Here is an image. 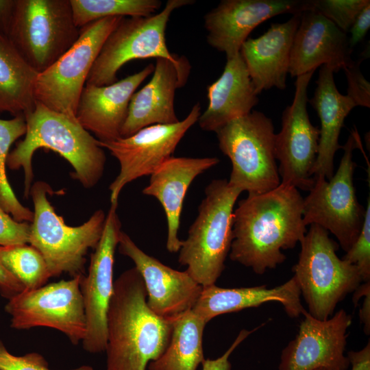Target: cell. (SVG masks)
Listing matches in <instances>:
<instances>
[{"label": "cell", "mask_w": 370, "mask_h": 370, "mask_svg": "<svg viewBox=\"0 0 370 370\" xmlns=\"http://www.w3.org/2000/svg\"><path fill=\"white\" fill-rule=\"evenodd\" d=\"M299 190L281 184L257 195H248L234 210L230 258L258 275L286 260L282 252L294 248L307 232Z\"/></svg>", "instance_id": "6da1fadb"}, {"label": "cell", "mask_w": 370, "mask_h": 370, "mask_svg": "<svg viewBox=\"0 0 370 370\" xmlns=\"http://www.w3.org/2000/svg\"><path fill=\"white\" fill-rule=\"evenodd\" d=\"M147 297L135 267L114 280L107 314L106 370H146L167 348L174 319L155 314Z\"/></svg>", "instance_id": "7a4b0ae2"}, {"label": "cell", "mask_w": 370, "mask_h": 370, "mask_svg": "<svg viewBox=\"0 0 370 370\" xmlns=\"http://www.w3.org/2000/svg\"><path fill=\"white\" fill-rule=\"evenodd\" d=\"M26 132L23 140L9 153L7 167L23 169L24 194L29 195L33 180L32 157L40 148L51 149L72 166L73 177L84 187L95 186L102 177L106 155L98 140L76 118L51 110L36 101L34 109L24 115Z\"/></svg>", "instance_id": "3957f363"}, {"label": "cell", "mask_w": 370, "mask_h": 370, "mask_svg": "<svg viewBox=\"0 0 370 370\" xmlns=\"http://www.w3.org/2000/svg\"><path fill=\"white\" fill-rule=\"evenodd\" d=\"M241 193L225 179L213 180L182 242L178 262L203 287L215 284L225 269L232 241L234 207Z\"/></svg>", "instance_id": "277c9868"}, {"label": "cell", "mask_w": 370, "mask_h": 370, "mask_svg": "<svg viewBox=\"0 0 370 370\" xmlns=\"http://www.w3.org/2000/svg\"><path fill=\"white\" fill-rule=\"evenodd\" d=\"M53 191L46 182L32 186L34 216L29 227V244L44 257L51 277L67 273L71 278L84 275L86 255L97 245L104 229L106 216L95 211L79 226L67 225L48 200Z\"/></svg>", "instance_id": "5b68a950"}, {"label": "cell", "mask_w": 370, "mask_h": 370, "mask_svg": "<svg viewBox=\"0 0 370 370\" xmlns=\"http://www.w3.org/2000/svg\"><path fill=\"white\" fill-rule=\"evenodd\" d=\"M293 271L308 312L319 320L331 317L337 304L362 282L356 266L340 258L338 244L321 227L312 224L300 242Z\"/></svg>", "instance_id": "8992f818"}, {"label": "cell", "mask_w": 370, "mask_h": 370, "mask_svg": "<svg viewBox=\"0 0 370 370\" xmlns=\"http://www.w3.org/2000/svg\"><path fill=\"white\" fill-rule=\"evenodd\" d=\"M221 152L232 163L228 184L248 195L261 194L281 182L274 150L272 121L256 110L215 132Z\"/></svg>", "instance_id": "52a82bcc"}, {"label": "cell", "mask_w": 370, "mask_h": 370, "mask_svg": "<svg viewBox=\"0 0 370 370\" xmlns=\"http://www.w3.org/2000/svg\"><path fill=\"white\" fill-rule=\"evenodd\" d=\"M79 35L70 0H16L8 38L37 73L58 60Z\"/></svg>", "instance_id": "ba28073f"}, {"label": "cell", "mask_w": 370, "mask_h": 370, "mask_svg": "<svg viewBox=\"0 0 370 370\" xmlns=\"http://www.w3.org/2000/svg\"><path fill=\"white\" fill-rule=\"evenodd\" d=\"M360 145L355 130L342 146L343 155L336 171L328 180L323 177L314 178V184L303 202L305 225H317L334 235L345 252L358 236L365 214V209L358 201L353 182L356 166L353 151Z\"/></svg>", "instance_id": "9c48e42d"}, {"label": "cell", "mask_w": 370, "mask_h": 370, "mask_svg": "<svg viewBox=\"0 0 370 370\" xmlns=\"http://www.w3.org/2000/svg\"><path fill=\"white\" fill-rule=\"evenodd\" d=\"M192 0H169L163 10L149 16L123 17L106 39L90 70L86 84L110 85L127 62L137 59L164 58L180 64L184 56L171 53L165 32L172 12Z\"/></svg>", "instance_id": "30bf717a"}, {"label": "cell", "mask_w": 370, "mask_h": 370, "mask_svg": "<svg viewBox=\"0 0 370 370\" xmlns=\"http://www.w3.org/2000/svg\"><path fill=\"white\" fill-rule=\"evenodd\" d=\"M122 18L107 17L81 27L73 45L38 73L34 85L36 101L75 118L79 99L90 70L106 39Z\"/></svg>", "instance_id": "8fae6325"}, {"label": "cell", "mask_w": 370, "mask_h": 370, "mask_svg": "<svg viewBox=\"0 0 370 370\" xmlns=\"http://www.w3.org/2000/svg\"><path fill=\"white\" fill-rule=\"evenodd\" d=\"M84 275L24 289L8 299L5 310L11 317V328H50L63 333L74 345L82 343L86 332L80 288Z\"/></svg>", "instance_id": "7c38bea8"}, {"label": "cell", "mask_w": 370, "mask_h": 370, "mask_svg": "<svg viewBox=\"0 0 370 370\" xmlns=\"http://www.w3.org/2000/svg\"><path fill=\"white\" fill-rule=\"evenodd\" d=\"M199 103L193 106L182 121L173 124H157L145 127L134 134L114 140L101 142L117 159L120 171L109 186L111 204L118 202L123 187L139 177L151 175L172 156L187 131L198 121L201 114Z\"/></svg>", "instance_id": "4fadbf2b"}, {"label": "cell", "mask_w": 370, "mask_h": 370, "mask_svg": "<svg viewBox=\"0 0 370 370\" xmlns=\"http://www.w3.org/2000/svg\"><path fill=\"white\" fill-rule=\"evenodd\" d=\"M314 72L297 77L293 103L284 109L282 129L274 140L281 184L308 191L315 182L312 170L320 136L319 129L312 125L307 111L308 87Z\"/></svg>", "instance_id": "5bb4252c"}, {"label": "cell", "mask_w": 370, "mask_h": 370, "mask_svg": "<svg viewBox=\"0 0 370 370\" xmlns=\"http://www.w3.org/2000/svg\"><path fill=\"white\" fill-rule=\"evenodd\" d=\"M117 206L118 202L111 204L102 236L80 284L86 319V332L81 343L84 350L91 354L105 352L106 345L107 314L114 292V254L122 232Z\"/></svg>", "instance_id": "9a60e30c"}, {"label": "cell", "mask_w": 370, "mask_h": 370, "mask_svg": "<svg viewBox=\"0 0 370 370\" xmlns=\"http://www.w3.org/2000/svg\"><path fill=\"white\" fill-rule=\"evenodd\" d=\"M299 331L282 350L278 370H347L345 355L347 331L352 317L341 309L326 320H319L306 310Z\"/></svg>", "instance_id": "2e32d148"}, {"label": "cell", "mask_w": 370, "mask_h": 370, "mask_svg": "<svg viewBox=\"0 0 370 370\" xmlns=\"http://www.w3.org/2000/svg\"><path fill=\"white\" fill-rule=\"evenodd\" d=\"M311 10L312 0H222L204 16L207 42L230 59L262 22L279 14Z\"/></svg>", "instance_id": "e0dca14e"}, {"label": "cell", "mask_w": 370, "mask_h": 370, "mask_svg": "<svg viewBox=\"0 0 370 370\" xmlns=\"http://www.w3.org/2000/svg\"><path fill=\"white\" fill-rule=\"evenodd\" d=\"M117 247L122 255L133 261L141 275L147 295V304L155 314L174 319L193 308L203 286L186 271L173 269L148 255L123 231Z\"/></svg>", "instance_id": "ac0fdd59"}, {"label": "cell", "mask_w": 370, "mask_h": 370, "mask_svg": "<svg viewBox=\"0 0 370 370\" xmlns=\"http://www.w3.org/2000/svg\"><path fill=\"white\" fill-rule=\"evenodd\" d=\"M348 36L334 23L314 11L301 14L289 57L288 73L298 77L326 65L338 72L353 60Z\"/></svg>", "instance_id": "d6986e66"}, {"label": "cell", "mask_w": 370, "mask_h": 370, "mask_svg": "<svg viewBox=\"0 0 370 370\" xmlns=\"http://www.w3.org/2000/svg\"><path fill=\"white\" fill-rule=\"evenodd\" d=\"M190 71L186 57L180 64L157 58L150 81L132 96L121 137H128L149 125L178 122L175 91L186 84Z\"/></svg>", "instance_id": "ffe728a7"}, {"label": "cell", "mask_w": 370, "mask_h": 370, "mask_svg": "<svg viewBox=\"0 0 370 370\" xmlns=\"http://www.w3.org/2000/svg\"><path fill=\"white\" fill-rule=\"evenodd\" d=\"M153 69L154 65L150 64L139 72L110 85L86 84L77 104L76 119L99 141L120 138L132 96Z\"/></svg>", "instance_id": "44dd1931"}, {"label": "cell", "mask_w": 370, "mask_h": 370, "mask_svg": "<svg viewBox=\"0 0 370 370\" xmlns=\"http://www.w3.org/2000/svg\"><path fill=\"white\" fill-rule=\"evenodd\" d=\"M220 162L216 157H173L163 162L151 175L143 194L154 197L161 204L167 222L166 247L178 252L182 241L178 238L180 217L187 190L200 174Z\"/></svg>", "instance_id": "7402d4cb"}, {"label": "cell", "mask_w": 370, "mask_h": 370, "mask_svg": "<svg viewBox=\"0 0 370 370\" xmlns=\"http://www.w3.org/2000/svg\"><path fill=\"white\" fill-rule=\"evenodd\" d=\"M301 14L286 22L271 24L264 34L247 38L242 45L240 53L257 95L273 87L286 88L290 51Z\"/></svg>", "instance_id": "603a6c76"}, {"label": "cell", "mask_w": 370, "mask_h": 370, "mask_svg": "<svg viewBox=\"0 0 370 370\" xmlns=\"http://www.w3.org/2000/svg\"><path fill=\"white\" fill-rule=\"evenodd\" d=\"M267 302L280 303L291 318L299 317L305 310L299 287L293 276L271 288H267V285L232 288L215 284L205 286L192 310L208 323L218 315L258 307Z\"/></svg>", "instance_id": "cb8c5ba5"}, {"label": "cell", "mask_w": 370, "mask_h": 370, "mask_svg": "<svg viewBox=\"0 0 370 370\" xmlns=\"http://www.w3.org/2000/svg\"><path fill=\"white\" fill-rule=\"evenodd\" d=\"M258 95L239 52L227 60L221 75L207 87L208 105L198 119L200 128L215 132L247 115L258 104Z\"/></svg>", "instance_id": "d4e9b609"}, {"label": "cell", "mask_w": 370, "mask_h": 370, "mask_svg": "<svg viewBox=\"0 0 370 370\" xmlns=\"http://www.w3.org/2000/svg\"><path fill=\"white\" fill-rule=\"evenodd\" d=\"M334 71L323 65L319 70L314 96L308 101L317 111L321 122L319 149L312 170L314 179L318 177L330 180L334 175V160L337 150L342 149L338 138L344 121L355 102L336 88Z\"/></svg>", "instance_id": "484cf974"}, {"label": "cell", "mask_w": 370, "mask_h": 370, "mask_svg": "<svg viewBox=\"0 0 370 370\" xmlns=\"http://www.w3.org/2000/svg\"><path fill=\"white\" fill-rule=\"evenodd\" d=\"M38 75L8 38L0 33V112L16 116L32 112L36 106Z\"/></svg>", "instance_id": "4316f807"}, {"label": "cell", "mask_w": 370, "mask_h": 370, "mask_svg": "<svg viewBox=\"0 0 370 370\" xmlns=\"http://www.w3.org/2000/svg\"><path fill=\"white\" fill-rule=\"evenodd\" d=\"M207 323L189 310L176 318L169 344L164 353L148 365L149 370H197L206 359L203 334Z\"/></svg>", "instance_id": "83f0119b"}, {"label": "cell", "mask_w": 370, "mask_h": 370, "mask_svg": "<svg viewBox=\"0 0 370 370\" xmlns=\"http://www.w3.org/2000/svg\"><path fill=\"white\" fill-rule=\"evenodd\" d=\"M74 23L81 27L111 16H149L162 5L160 0H70Z\"/></svg>", "instance_id": "f1b7e54d"}, {"label": "cell", "mask_w": 370, "mask_h": 370, "mask_svg": "<svg viewBox=\"0 0 370 370\" xmlns=\"http://www.w3.org/2000/svg\"><path fill=\"white\" fill-rule=\"evenodd\" d=\"M25 132L26 121L23 115L8 120L0 119V206L16 221L31 223L33 212L18 200L6 175L10 148Z\"/></svg>", "instance_id": "f546056e"}, {"label": "cell", "mask_w": 370, "mask_h": 370, "mask_svg": "<svg viewBox=\"0 0 370 370\" xmlns=\"http://www.w3.org/2000/svg\"><path fill=\"white\" fill-rule=\"evenodd\" d=\"M0 264L27 290L46 284L51 278L44 257L29 244L0 246Z\"/></svg>", "instance_id": "4dcf8cb0"}, {"label": "cell", "mask_w": 370, "mask_h": 370, "mask_svg": "<svg viewBox=\"0 0 370 370\" xmlns=\"http://www.w3.org/2000/svg\"><path fill=\"white\" fill-rule=\"evenodd\" d=\"M312 10L334 23L341 30L347 32L369 0H312Z\"/></svg>", "instance_id": "1f68e13d"}, {"label": "cell", "mask_w": 370, "mask_h": 370, "mask_svg": "<svg viewBox=\"0 0 370 370\" xmlns=\"http://www.w3.org/2000/svg\"><path fill=\"white\" fill-rule=\"evenodd\" d=\"M343 260L357 267L362 280L370 281V199L367 198L365 219L361 231L356 241L345 252Z\"/></svg>", "instance_id": "d6a6232c"}, {"label": "cell", "mask_w": 370, "mask_h": 370, "mask_svg": "<svg viewBox=\"0 0 370 370\" xmlns=\"http://www.w3.org/2000/svg\"><path fill=\"white\" fill-rule=\"evenodd\" d=\"M0 370H52L44 356L37 352L23 356L11 354L0 340ZM69 370H94L90 365H82Z\"/></svg>", "instance_id": "836d02e7"}, {"label": "cell", "mask_w": 370, "mask_h": 370, "mask_svg": "<svg viewBox=\"0 0 370 370\" xmlns=\"http://www.w3.org/2000/svg\"><path fill=\"white\" fill-rule=\"evenodd\" d=\"M362 59L353 61L344 68L347 80V94L357 105L363 107H370V84L365 78L360 70V64Z\"/></svg>", "instance_id": "e575fe53"}, {"label": "cell", "mask_w": 370, "mask_h": 370, "mask_svg": "<svg viewBox=\"0 0 370 370\" xmlns=\"http://www.w3.org/2000/svg\"><path fill=\"white\" fill-rule=\"evenodd\" d=\"M30 223L18 222L0 206V246L29 244Z\"/></svg>", "instance_id": "d590c367"}, {"label": "cell", "mask_w": 370, "mask_h": 370, "mask_svg": "<svg viewBox=\"0 0 370 370\" xmlns=\"http://www.w3.org/2000/svg\"><path fill=\"white\" fill-rule=\"evenodd\" d=\"M262 326V325H260L258 328H256L251 330H247L245 329L241 330L230 347L222 356L216 359L207 358L204 360L201 364L202 370H231L232 364L230 361V357L232 352L251 334L256 331Z\"/></svg>", "instance_id": "8d00e7d4"}, {"label": "cell", "mask_w": 370, "mask_h": 370, "mask_svg": "<svg viewBox=\"0 0 370 370\" xmlns=\"http://www.w3.org/2000/svg\"><path fill=\"white\" fill-rule=\"evenodd\" d=\"M370 27V3L366 5L356 17L349 29L348 44L350 50L362 41Z\"/></svg>", "instance_id": "74e56055"}, {"label": "cell", "mask_w": 370, "mask_h": 370, "mask_svg": "<svg viewBox=\"0 0 370 370\" xmlns=\"http://www.w3.org/2000/svg\"><path fill=\"white\" fill-rule=\"evenodd\" d=\"M24 289L23 284L0 264V294L10 299Z\"/></svg>", "instance_id": "f35d334b"}, {"label": "cell", "mask_w": 370, "mask_h": 370, "mask_svg": "<svg viewBox=\"0 0 370 370\" xmlns=\"http://www.w3.org/2000/svg\"><path fill=\"white\" fill-rule=\"evenodd\" d=\"M351 370H370V342L358 351H349L347 355Z\"/></svg>", "instance_id": "ab89813d"}, {"label": "cell", "mask_w": 370, "mask_h": 370, "mask_svg": "<svg viewBox=\"0 0 370 370\" xmlns=\"http://www.w3.org/2000/svg\"><path fill=\"white\" fill-rule=\"evenodd\" d=\"M16 0H0V33L8 37L15 11Z\"/></svg>", "instance_id": "60d3db41"}, {"label": "cell", "mask_w": 370, "mask_h": 370, "mask_svg": "<svg viewBox=\"0 0 370 370\" xmlns=\"http://www.w3.org/2000/svg\"><path fill=\"white\" fill-rule=\"evenodd\" d=\"M365 299L362 304V308L360 310V319L365 325V332L366 334H369L370 332V293H367Z\"/></svg>", "instance_id": "b9f144b4"}, {"label": "cell", "mask_w": 370, "mask_h": 370, "mask_svg": "<svg viewBox=\"0 0 370 370\" xmlns=\"http://www.w3.org/2000/svg\"><path fill=\"white\" fill-rule=\"evenodd\" d=\"M316 370H327V369H324V368H319V369H316Z\"/></svg>", "instance_id": "7bdbcfd3"}]
</instances>
